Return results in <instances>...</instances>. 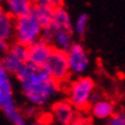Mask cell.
Wrapping results in <instances>:
<instances>
[{
    "instance_id": "1",
    "label": "cell",
    "mask_w": 125,
    "mask_h": 125,
    "mask_svg": "<svg viewBox=\"0 0 125 125\" xmlns=\"http://www.w3.org/2000/svg\"><path fill=\"white\" fill-rule=\"evenodd\" d=\"M23 96L31 106L42 108L61 93V85L49 76L42 67L25 63L15 75Z\"/></svg>"
},
{
    "instance_id": "2",
    "label": "cell",
    "mask_w": 125,
    "mask_h": 125,
    "mask_svg": "<svg viewBox=\"0 0 125 125\" xmlns=\"http://www.w3.org/2000/svg\"><path fill=\"white\" fill-rule=\"evenodd\" d=\"M95 90V82L93 78L88 76H78L69 84L67 88V99L77 111H85L91 104L92 94Z\"/></svg>"
},
{
    "instance_id": "3",
    "label": "cell",
    "mask_w": 125,
    "mask_h": 125,
    "mask_svg": "<svg viewBox=\"0 0 125 125\" xmlns=\"http://www.w3.org/2000/svg\"><path fill=\"white\" fill-rule=\"evenodd\" d=\"M42 30V27L32 11L17 17L14 21V39L16 42L27 47L40 39Z\"/></svg>"
},
{
    "instance_id": "4",
    "label": "cell",
    "mask_w": 125,
    "mask_h": 125,
    "mask_svg": "<svg viewBox=\"0 0 125 125\" xmlns=\"http://www.w3.org/2000/svg\"><path fill=\"white\" fill-rule=\"evenodd\" d=\"M42 68L45 69L49 76L60 85L64 84L70 77L67 54H65V52L60 51V49L54 48L51 56L46 61V63L44 64Z\"/></svg>"
},
{
    "instance_id": "5",
    "label": "cell",
    "mask_w": 125,
    "mask_h": 125,
    "mask_svg": "<svg viewBox=\"0 0 125 125\" xmlns=\"http://www.w3.org/2000/svg\"><path fill=\"white\" fill-rule=\"evenodd\" d=\"M68 60L70 75L73 76H84L91 64V59L86 48L79 42H73L70 48L65 52Z\"/></svg>"
},
{
    "instance_id": "6",
    "label": "cell",
    "mask_w": 125,
    "mask_h": 125,
    "mask_svg": "<svg viewBox=\"0 0 125 125\" xmlns=\"http://www.w3.org/2000/svg\"><path fill=\"white\" fill-rule=\"evenodd\" d=\"M27 46L15 42L14 44H10L7 52L2 54V56L0 59V63L9 75L15 76L20 71V69L27 63Z\"/></svg>"
},
{
    "instance_id": "7",
    "label": "cell",
    "mask_w": 125,
    "mask_h": 125,
    "mask_svg": "<svg viewBox=\"0 0 125 125\" xmlns=\"http://www.w3.org/2000/svg\"><path fill=\"white\" fill-rule=\"evenodd\" d=\"M51 115L55 123L65 125L78 117V111L69 102L68 99H59L51 107Z\"/></svg>"
},
{
    "instance_id": "8",
    "label": "cell",
    "mask_w": 125,
    "mask_h": 125,
    "mask_svg": "<svg viewBox=\"0 0 125 125\" xmlns=\"http://www.w3.org/2000/svg\"><path fill=\"white\" fill-rule=\"evenodd\" d=\"M53 51L54 47L51 44L39 39L30 46H28L27 62L37 67H44Z\"/></svg>"
},
{
    "instance_id": "9",
    "label": "cell",
    "mask_w": 125,
    "mask_h": 125,
    "mask_svg": "<svg viewBox=\"0 0 125 125\" xmlns=\"http://www.w3.org/2000/svg\"><path fill=\"white\" fill-rule=\"evenodd\" d=\"M88 113L93 119L95 121H108L113 115L117 111L116 110V104L113 100L106 98V96H101L96 101L92 102L88 107Z\"/></svg>"
},
{
    "instance_id": "10",
    "label": "cell",
    "mask_w": 125,
    "mask_h": 125,
    "mask_svg": "<svg viewBox=\"0 0 125 125\" xmlns=\"http://www.w3.org/2000/svg\"><path fill=\"white\" fill-rule=\"evenodd\" d=\"M32 7L33 2L30 0H1V8L14 20L29 14Z\"/></svg>"
},
{
    "instance_id": "11",
    "label": "cell",
    "mask_w": 125,
    "mask_h": 125,
    "mask_svg": "<svg viewBox=\"0 0 125 125\" xmlns=\"http://www.w3.org/2000/svg\"><path fill=\"white\" fill-rule=\"evenodd\" d=\"M72 25H73V22L71 20V16L64 7L54 9L53 19H52V22H51V25H49V28L52 30L73 31L72 30Z\"/></svg>"
},
{
    "instance_id": "12",
    "label": "cell",
    "mask_w": 125,
    "mask_h": 125,
    "mask_svg": "<svg viewBox=\"0 0 125 125\" xmlns=\"http://www.w3.org/2000/svg\"><path fill=\"white\" fill-rule=\"evenodd\" d=\"M53 38H52V46L55 49H60L67 52L70 46L73 44V31L67 30H52Z\"/></svg>"
},
{
    "instance_id": "13",
    "label": "cell",
    "mask_w": 125,
    "mask_h": 125,
    "mask_svg": "<svg viewBox=\"0 0 125 125\" xmlns=\"http://www.w3.org/2000/svg\"><path fill=\"white\" fill-rule=\"evenodd\" d=\"M14 21L6 11L0 7V39L9 42L14 38Z\"/></svg>"
},
{
    "instance_id": "14",
    "label": "cell",
    "mask_w": 125,
    "mask_h": 125,
    "mask_svg": "<svg viewBox=\"0 0 125 125\" xmlns=\"http://www.w3.org/2000/svg\"><path fill=\"white\" fill-rule=\"evenodd\" d=\"M31 11L42 28H48L51 25L54 13V9L52 7L46 6V5H34Z\"/></svg>"
},
{
    "instance_id": "15",
    "label": "cell",
    "mask_w": 125,
    "mask_h": 125,
    "mask_svg": "<svg viewBox=\"0 0 125 125\" xmlns=\"http://www.w3.org/2000/svg\"><path fill=\"white\" fill-rule=\"evenodd\" d=\"M14 99V87L11 82H7L0 85V110L2 111L8 107L15 104Z\"/></svg>"
},
{
    "instance_id": "16",
    "label": "cell",
    "mask_w": 125,
    "mask_h": 125,
    "mask_svg": "<svg viewBox=\"0 0 125 125\" xmlns=\"http://www.w3.org/2000/svg\"><path fill=\"white\" fill-rule=\"evenodd\" d=\"M5 117L7 118V121L11 125H25L27 124V119L25 116L23 114V111L20 109L17 104H13V106L8 107L5 110H2Z\"/></svg>"
},
{
    "instance_id": "17",
    "label": "cell",
    "mask_w": 125,
    "mask_h": 125,
    "mask_svg": "<svg viewBox=\"0 0 125 125\" xmlns=\"http://www.w3.org/2000/svg\"><path fill=\"white\" fill-rule=\"evenodd\" d=\"M88 22H90V17L87 14H80L76 19L73 25H72V30L77 36L84 37L88 30Z\"/></svg>"
},
{
    "instance_id": "18",
    "label": "cell",
    "mask_w": 125,
    "mask_h": 125,
    "mask_svg": "<svg viewBox=\"0 0 125 125\" xmlns=\"http://www.w3.org/2000/svg\"><path fill=\"white\" fill-rule=\"evenodd\" d=\"M107 125H125V115L123 111H116L107 121Z\"/></svg>"
},
{
    "instance_id": "19",
    "label": "cell",
    "mask_w": 125,
    "mask_h": 125,
    "mask_svg": "<svg viewBox=\"0 0 125 125\" xmlns=\"http://www.w3.org/2000/svg\"><path fill=\"white\" fill-rule=\"evenodd\" d=\"M65 125H94L90 119H86V118H82V117H77L75 121L70 122Z\"/></svg>"
},
{
    "instance_id": "20",
    "label": "cell",
    "mask_w": 125,
    "mask_h": 125,
    "mask_svg": "<svg viewBox=\"0 0 125 125\" xmlns=\"http://www.w3.org/2000/svg\"><path fill=\"white\" fill-rule=\"evenodd\" d=\"M9 80H10V75L5 70L4 67H2L1 63H0V85L4 84V83H7Z\"/></svg>"
},
{
    "instance_id": "21",
    "label": "cell",
    "mask_w": 125,
    "mask_h": 125,
    "mask_svg": "<svg viewBox=\"0 0 125 125\" xmlns=\"http://www.w3.org/2000/svg\"><path fill=\"white\" fill-rule=\"evenodd\" d=\"M10 46V42H6V40H1L0 39V53L4 54L5 52H7V49L9 48Z\"/></svg>"
},
{
    "instance_id": "22",
    "label": "cell",
    "mask_w": 125,
    "mask_h": 125,
    "mask_svg": "<svg viewBox=\"0 0 125 125\" xmlns=\"http://www.w3.org/2000/svg\"><path fill=\"white\" fill-rule=\"evenodd\" d=\"M25 125H49V124L42 121H36V122H31V123H27Z\"/></svg>"
},
{
    "instance_id": "23",
    "label": "cell",
    "mask_w": 125,
    "mask_h": 125,
    "mask_svg": "<svg viewBox=\"0 0 125 125\" xmlns=\"http://www.w3.org/2000/svg\"><path fill=\"white\" fill-rule=\"evenodd\" d=\"M30 1H31V2H34V0H30Z\"/></svg>"
},
{
    "instance_id": "24",
    "label": "cell",
    "mask_w": 125,
    "mask_h": 125,
    "mask_svg": "<svg viewBox=\"0 0 125 125\" xmlns=\"http://www.w3.org/2000/svg\"><path fill=\"white\" fill-rule=\"evenodd\" d=\"M0 7H1V0H0Z\"/></svg>"
}]
</instances>
